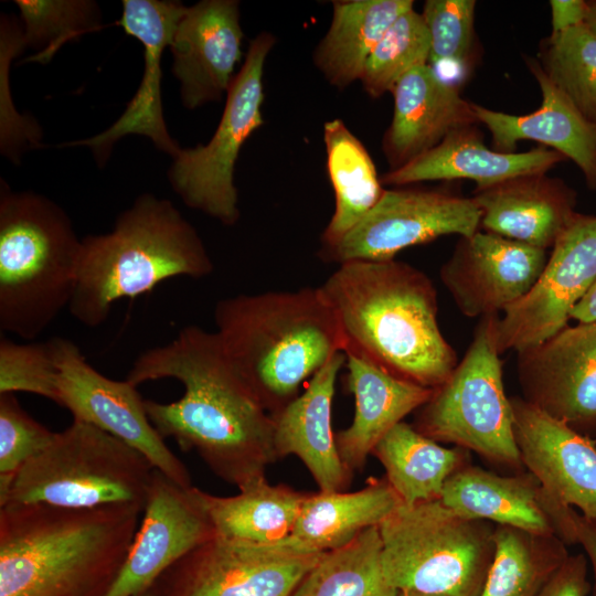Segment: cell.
I'll list each match as a JSON object with an SVG mask.
<instances>
[{
  "label": "cell",
  "mask_w": 596,
  "mask_h": 596,
  "mask_svg": "<svg viewBox=\"0 0 596 596\" xmlns=\"http://www.w3.org/2000/svg\"><path fill=\"white\" fill-rule=\"evenodd\" d=\"M538 82L541 106L526 115H511L472 103L475 115L490 132L492 149L514 152L521 140H533L571 159L590 190H596V127L589 124L549 81L535 57H524Z\"/></svg>",
  "instance_id": "obj_23"
},
{
  "label": "cell",
  "mask_w": 596,
  "mask_h": 596,
  "mask_svg": "<svg viewBox=\"0 0 596 596\" xmlns=\"http://www.w3.org/2000/svg\"><path fill=\"white\" fill-rule=\"evenodd\" d=\"M547 256L545 249L478 231L459 238L439 276L464 316L482 318L521 299L538 280Z\"/></svg>",
  "instance_id": "obj_17"
},
{
  "label": "cell",
  "mask_w": 596,
  "mask_h": 596,
  "mask_svg": "<svg viewBox=\"0 0 596 596\" xmlns=\"http://www.w3.org/2000/svg\"><path fill=\"white\" fill-rule=\"evenodd\" d=\"M136 596H157V595H156L153 588H150L149 590L143 592V593H141L139 595H136Z\"/></svg>",
  "instance_id": "obj_47"
},
{
  "label": "cell",
  "mask_w": 596,
  "mask_h": 596,
  "mask_svg": "<svg viewBox=\"0 0 596 596\" xmlns=\"http://www.w3.org/2000/svg\"><path fill=\"white\" fill-rule=\"evenodd\" d=\"M391 93L393 116L382 140L390 170L433 149L451 131L479 123L472 103L429 64L406 73Z\"/></svg>",
  "instance_id": "obj_22"
},
{
  "label": "cell",
  "mask_w": 596,
  "mask_h": 596,
  "mask_svg": "<svg viewBox=\"0 0 596 596\" xmlns=\"http://www.w3.org/2000/svg\"><path fill=\"white\" fill-rule=\"evenodd\" d=\"M23 40L39 52L30 61L47 62L70 40L102 28L95 2L83 0H17Z\"/></svg>",
  "instance_id": "obj_37"
},
{
  "label": "cell",
  "mask_w": 596,
  "mask_h": 596,
  "mask_svg": "<svg viewBox=\"0 0 596 596\" xmlns=\"http://www.w3.org/2000/svg\"><path fill=\"white\" fill-rule=\"evenodd\" d=\"M58 368L51 341L0 338V394L25 392L57 403Z\"/></svg>",
  "instance_id": "obj_39"
},
{
  "label": "cell",
  "mask_w": 596,
  "mask_h": 596,
  "mask_svg": "<svg viewBox=\"0 0 596 596\" xmlns=\"http://www.w3.org/2000/svg\"><path fill=\"white\" fill-rule=\"evenodd\" d=\"M155 469L137 449L73 419L20 469L0 494V507L97 509L131 504L143 509Z\"/></svg>",
  "instance_id": "obj_8"
},
{
  "label": "cell",
  "mask_w": 596,
  "mask_h": 596,
  "mask_svg": "<svg viewBox=\"0 0 596 596\" xmlns=\"http://www.w3.org/2000/svg\"><path fill=\"white\" fill-rule=\"evenodd\" d=\"M213 269L202 238L173 203L145 193L118 215L110 232L82 238L68 309L79 323L96 328L116 301L173 277L203 278Z\"/></svg>",
  "instance_id": "obj_5"
},
{
  "label": "cell",
  "mask_w": 596,
  "mask_h": 596,
  "mask_svg": "<svg viewBox=\"0 0 596 596\" xmlns=\"http://www.w3.org/2000/svg\"><path fill=\"white\" fill-rule=\"evenodd\" d=\"M513 432L522 464L555 499L596 521V445L521 396Z\"/></svg>",
  "instance_id": "obj_21"
},
{
  "label": "cell",
  "mask_w": 596,
  "mask_h": 596,
  "mask_svg": "<svg viewBox=\"0 0 596 596\" xmlns=\"http://www.w3.org/2000/svg\"><path fill=\"white\" fill-rule=\"evenodd\" d=\"M494 555L479 596H538L570 555L556 535L496 524Z\"/></svg>",
  "instance_id": "obj_33"
},
{
  "label": "cell",
  "mask_w": 596,
  "mask_h": 596,
  "mask_svg": "<svg viewBox=\"0 0 596 596\" xmlns=\"http://www.w3.org/2000/svg\"><path fill=\"white\" fill-rule=\"evenodd\" d=\"M481 213L471 198L444 188L396 187L339 242L321 247L323 262L389 260L403 249L456 234L479 231Z\"/></svg>",
  "instance_id": "obj_12"
},
{
  "label": "cell",
  "mask_w": 596,
  "mask_h": 596,
  "mask_svg": "<svg viewBox=\"0 0 596 596\" xmlns=\"http://www.w3.org/2000/svg\"><path fill=\"white\" fill-rule=\"evenodd\" d=\"M475 0H426L422 17L430 42L429 65L471 68L476 50Z\"/></svg>",
  "instance_id": "obj_38"
},
{
  "label": "cell",
  "mask_w": 596,
  "mask_h": 596,
  "mask_svg": "<svg viewBox=\"0 0 596 596\" xmlns=\"http://www.w3.org/2000/svg\"><path fill=\"white\" fill-rule=\"evenodd\" d=\"M517 368L524 401L596 438V322L567 324L519 351Z\"/></svg>",
  "instance_id": "obj_15"
},
{
  "label": "cell",
  "mask_w": 596,
  "mask_h": 596,
  "mask_svg": "<svg viewBox=\"0 0 596 596\" xmlns=\"http://www.w3.org/2000/svg\"><path fill=\"white\" fill-rule=\"evenodd\" d=\"M142 519L124 566L106 596H136L188 553L215 535L202 490L155 469Z\"/></svg>",
  "instance_id": "obj_16"
},
{
  "label": "cell",
  "mask_w": 596,
  "mask_h": 596,
  "mask_svg": "<svg viewBox=\"0 0 596 596\" xmlns=\"http://www.w3.org/2000/svg\"><path fill=\"white\" fill-rule=\"evenodd\" d=\"M413 0H338L329 28L313 50L315 67L338 89L360 81L365 63L392 23Z\"/></svg>",
  "instance_id": "obj_28"
},
{
  "label": "cell",
  "mask_w": 596,
  "mask_h": 596,
  "mask_svg": "<svg viewBox=\"0 0 596 596\" xmlns=\"http://www.w3.org/2000/svg\"><path fill=\"white\" fill-rule=\"evenodd\" d=\"M143 509L0 507V596H106Z\"/></svg>",
  "instance_id": "obj_3"
},
{
  "label": "cell",
  "mask_w": 596,
  "mask_h": 596,
  "mask_svg": "<svg viewBox=\"0 0 596 596\" xmlns=\"http://www.w3.org/2000/svg\"><path fill=\"white\" fill-rule=\"evenodd\" d=\"M397 592L385 579L381 534L373 526L323 552L291 596H395Z\"/></svg>",
  "instance_id": "obj_34"
},
{
  "label": "cell",
  "mask_w": 596,
  "mask_h": 596,
  "mask_svg": "<svg viewBox=\"0 0 596 596\" xmlns=\"http://www.w3.org/2000/svg\"><path fill=\"white\" fill-rule=\"evenodd\" d=\"M571 318L578 322H596V281L574 307Z\"/></svg>",
  "instance_id": "obj_44"
},
{
  "label": "cell",
  "mask_w": 596,
  "mask_h": 596,
  "mask_svg": "<svg viewBox=\"0 0 596 596\" xmlns=\"http://www.w3.org/2000/svg\"><path fill=\"white\" fill-rule=\"evenodd\" d=\"M585 24L596 35V1H588Z\"/></svg>",
  "instance_id": "obj_45"
},
{
  "label": "cell",
  "mask_w": 596,
  "mask_h": 596,
  "mask_svg": "<svg viewBox=\"0 0 596 596\" xmlns=\"http://www.w3.org/2000/svg\"><path fill=\"white\" fill-rule=\"evenodd\" d=\"M323 142L334 192V211L321 235V247H329L374 207L384 189L369 151L342 119L324 123Z\"/></svg>",
  "instance_id": "obj_31"
},
{
  "label": "cell",
  "mask_w": 596,
  "mask_h": 596,
  "mask_svg": "<svg viewBox=\"0 0 596 596\" xmlns=\"http://www.w3.org/2000/svg\"><path fill=\"white\" fill-rule=\"evenodd\" d=\"M179 381L178 401L145 400L147 415L163 439L195 451L207 467L238 489L265 476L277 460L273 415L225 353L215 331L182 328L169 343L141 352L126 380L135 386Z\"/></svg>",
  "instance_id": "obj_1"
},
{
  "label": "cell",
  "mask_w": 596,
  "mask_h": 596,
  "mask_svg": "<svg viewBox=\"0 0 596 596\" xmlns=\"http://www.w3.org/2000/svg\"><path fill=\"white\" fill-rule=\"evenodd\" d=\"M333 310L343 352L435 389L458 364L438 324L430 278L401 260H350L319 286Z\"/></svg>",
  "instance_id": "obj_2"
},
{
  "label": "cell",
  "mask_w": 596,
  "mask_h": 596,
  "mask_svg": "<svg viewBox=\"0 0 596 596\" xmlns=\"http://www.w3.org/2000/svg\"><path fill=\"white\" fill-rule=\"evenodd\" d=\"M82 249L66 212L30 191H0V330L36 339L68 307Z\"/></svg>",
  "instance_id": "obj_6"
},
{
  "label": "cell",
  "mask_w": 596,
  "mask_h": 596,
  "mask_svg": "<svg viewBox=\"0 0 596 596\" xmlns=\"http://www.w3.org/2000/svg\"><path fill=\"white\" fill-rule=\"evenodd\" d=\"M552 32L560 33L585 23L588 1L584 0H551Z\"/></svg>",
  "instance_id": "obj_42"
},
{
  "label": "cell",
  "mask_w": 596,
  "mask_h": 596,
  "mask_svg": "<svg viewBox=\"0 0 596 596\" xmlns=\"http://www.w3.org/2000/svg\"><path fill=\"white\" fill-rule=\"evenodd\" d=\"M587 572L586 555L570 554L538 596H587L590 590Z\"/></svg>",
  "instance_id": "obj_41"
},
{
  "label": "cell",
  "mask_w": 596,
  "mask_h": 596,
  "mask_svg": "<svg viewBox=\"0 0 596 596\" xmlns=\"http://www.w3.org/2000/svg\"><path fill=\"white\" fill-rule=\"evenodd\" d=\"M576 542L581 544L584 554L590 562L593 571V593L596 596V521L584 518L579 512L575 514Z\"/></svg>",
  "instance_id": "obj_43"
},
{
  "label": "cell",
  "mask_w": 596,
  "mask_h": 596,
  "mask_svg": "<svg viewBox=\"0 0 596 596\" xmlns=\"http://www.w3.org/2000/svg\"><path fill=\"white\" fill-rule=\"evenodd\" d=\"M471 199L480 210L485 232L545 251L576 213L575 190L546 173L475 188Z\"/></svg>",
  "instance_id": "obj_25"
},
{
  "label": "cell",
  "mask_w": 596,
  "mask_h": 596,
  "mask_svg": "<svg viewBox=\"0 0 596 596\" xmlns=\"http://www.w3.org/2000/svg\"><path fill=\"white\" fill-rule=\"evenodd\" d=\"M566 158L560 152L538 147L525 152H499L488 148L476 125L448 134L433 149L381 177L382 184L404 187L422 181L467 179L476 188L510 178L546 173Z\"/></svg>",
  "instance_id": "obj_26"
},
{
  "label": "cell",
  "mask_w": 596,
  "mask_h": 596,
  "mask_svg": "<svg viewBox=\"0 0 596 596\" xmlns=\"http://www.w3.org/2000/svg\"><path fill=\"white\" fill-rule=\"evenodd\" d=\"M243 36L237 0L185 6L169 44L172 73L180 82L185 108L192 110L223 98L243 55Z\"/></svg>",
  "instance_id": "obj_20"
},
{
  "label": "cell",
  "mask_w": 596,
  "mask_h": 596,
  "mask_svg": "<svg viewBox=\"0 0 596 596\" xmlns=\"http://www.w3.org/2000/svg\"><path fill=\"white\" fill-rule=\"evenodd\" d=\"M232 497L202 490V500L215 535L254 544H276L291 538L308 492L270 485L260 476Z\"/></svg>",
  "instance_id": "obj_30"
},
{
  "label": "cell",
  "mask_w": 596,
  "mask_h": 596,
  "mask_svg": "<svg viewBox=\"0 0 596 596\" xmlns=\"http://www.w3.org/2000/svg\"><path fill=\"white\" fill-rule=\"evenodd\" d=\"M213 317L225 353L272 415L343 352L338 319L319 287L226 297Z\"/></svg>",
  "instance_id": "obj_4"
},
{
  "label": "cell",
  "mask_w": 596,
  "mask_h": 596,
  "mask_svg": "<svg viewBox=\"0 0 596 596\" xmlns=\"http://www.w3.org/2000/svg\"><path fill=\"white\" fill-rule=\"evenodd\" d=\"M50 341L58 368L56 404L68 409L74 421L118 438L140 451L157 470L191 487L188 469L150 422L137 386L99 373L73 341L61 337Z\"/></svg>",
  "instance_id": "obj_13"
},
{
  "label": "cell",
  "mask_w": 596,
  "mask_h": 596,
  "mask_svg": "<svg viewBox=\"0 0 596 596\" xmlns=\"http://www.w3.org/2000/svg\"><path fill=\"white\" fill-rule=\"evenodd\" d=\"M494 528L440 499L402 503L379 525L385 579L396 590L479 596L494 555Z\"/></svg>",
  "instance_id": "obj_7"
},
{
  "label": "cell",
  "mask_w": 596,
  "mask_h": 596,
  "mask_svg": "<svg viewBox=\"0 0 596 596\" xmlns=\"http://www.w3.org/2000/svg\"><path fill=\"white\" fill-rule=\"evenodd\" d=\"M593 440H594V444L596 445V438H594Z\"/></svg>",
  "instance_id": "obj_48"
},
{
  "label": "cell",
  "mask_w": 596,
  "mask_h": 596,
  "mask_svg": "<svg viewBox=\"0 0 596 596\" xmlns=\"http://www.w3.org/2000/svg\"><path fill=\"white\" fill-rule=\"evenodd\" d=\"M402 503L385 478L371 479L354 492H308L291 539L319 552L336 550L379 526Z\"/></svg>",
  "instance_id": "obj_29"
},
{
  "label": "cell",
  "mask_w": 596,
  "mask_h": 596,
  "mask_svg": "<svg viewBox=\"0 0 596 596\" xmlns=\"http://www.w3.org/2000/svg\"><path fill=\"white\" fill-rule=\"evenodd\" d=\"M347 386L354 397L351 425L336 433L344 466L362 469L376 444L409 413L421 408L433 390L400 379L377 365L345 353Z\"/></svg>",
  "instance_id": "obj_27"
},
{
  "label": "cell",
  "mask_w": 596,
  "mask_h": 596,
  "mask_svg": "<svg viewBox=\"0 0 596 596\" xmlns=\"http://www.w3.org/2000/svg\"><path fill=\"white\" fill-rule=\"evenodd\" d=\"M185 6L179 1L124 0L117 21L127 34L143 45V74L140 85L125 111L100 134L68 142L88 147L98 163L104 164L116 141L126 135L149 138L160 150L174 158L181 147L167 129L161 100V56Z\"/></svg>",
  "instance_id": "obj_18"
},
{
  "label": "cell",
  "mask_w": 596,
  "mask_h": 596,
  "mask_svg": "<svg viewBox=\"0 0 596 596\" xmlns=\"http://www.w3.org/2000/svg\"><path fill=\"white\" fill-rule=\"evenodd\" d=\"M276 41L267 31L249 41L213 136L205 145L181 148L169 169L170 183L183 203L226 226L240 220L235 164L245 141L264 124V68Z\"/></svg>",
  "instance_id": "obj_10"
},
{
  "label": "cell",
  "mask_w": 596,
  "mask_h": 596,
  "mask_svg": "<svg viewBox=\"0 0 596 596\" xmlns=\"http://www.w3.org/2000/svg\"><path fill=\"white\" fill-rule=\"evenodd\" d=\"M440 500L449 508L536 534L556 535L577 544L576 510L565 505L528 470L499 475L470 462L449 477Z\"/></svg>",
  "instance_id": "obj_19"
},
{
  "label": "cell",
  "mask_w": 596,
  "mask_h": 596,
  "mask_svg": "<svg viewBox=\"0 0 596 596\" xmlns=\"http://www.w3.org/2000/svg\"><path fill=\"white\" fill-rule=\"evenodd\" d=\"M498 315L480 318L464 358L418 408L413 425L426 437L450 443L507 471L521 472L511 398L504 391L496 340Z\"/></svg>",
  "instance_id": "obj_9"
},
{
  "label": "cell",
  "mask_w": 596,
  "mask_h": 596,
  "mask_svg": "<svg viewBox=\"0 0 596 596\" xmlns=\"http://www.w3.org/2000/svg\"><path fill=\"white\" fill-rule=\"evenodd\" d=\"M19 403L14 393L0 394V494L4 493L20 469L54 438Z\"/></svg>",
  "instance_id": "obj_40"
},
{
  "label": "cell",
  "mask_w": 596,
  "mask_h": 596,
  "mask_svg": "<svg viewBox=\"0 0 596 596\" xmlns=\"http://www.w3.org/2000/svg\"><path fill=\"white\" fill-rule=\"evenodd\" d=\"M345 360L342 351L332 355L301 394L273 414L277 458L297 456L323 492L343 491L352 477L340 458L332 429L336 382Z\"/></svg>",
  "instance_id": "obj_24"
},
{
  "label": "cell",
  "mask_w": 596,
  "mask_h": 596,
  "mask_svg": "<svg viewBox=\"0 0 596 596\" xmlns=\"http://www.w3.org/2000/svg\"><path fill=\"white\" fill-rule=\"evenodd\" d=\"M549 81L596 127V35L583 23L551 33L536 57Z\"/></svg>",
  "instance_id": "obj_35"
},
{
  "label": "cell",
  "mask_w": 596,
  "mask_h": 596,
  "mask_svg": "<svg viewBox=\"0 0 596 596\" xmlns=\"http://www.w3.org/2000/svg\"><path fill=\"white\" fill-rule=\"evenodd\" d=\"M427 28L414 8L403 12L387 29L370 54L360 82L365 93L379 98L415 67L429 63Z\"/></svg>",
  "instance_id": "obj_36"
},
{
  "label": "cell",
  "mask_w": 596,
  "mask_h": 596,
  "mask_svg": "<svg viewBox=\"0 0 596 596\" xmlns=\"http://www.w3.org/2000/svg\"><path fill=\"white\" fill-rule=\"evenodd\" d=\"M595 281L596 215L576 212L555 241L535 284L499 317V352H519L557 333Z\"/></svg>",
  "instance_id": "obj_14"
},
{
  "label": "cell",
  "mask_w": 596,
  "mask_h": 596,
  "mask_svg": "<svg viewBox=\"0 0 596 596\" xmlns=\"http://www.w3.org/2000/svg\"><path fill=\"white\" fill-rule=\"evenodd\" d=\"M385 479L405 504L440 499L446 481L470 462V451L446 448L401 422L374 447Z\"/></svg>",
  "instance_id": "obj_32"
},
{
  "label": "cell",
  "mask_w": 596,
  "mask_h": 596,
  "mask_svg": "<svg viewBox=\"0 0 596 596\" xmlns=\"http://www.w3.org/2000/svg\"><path fill=\"white\" fill-rule=\"evenodd\" d=\"M395 596H444V595L427 594V593H421V592H415V590H398Z\"/></svg>",
  "instance_id": "obj_46"
},
{
  "label": "cell",
  "mask_w": 596,
  "mask_h": 596,
  "mask_svg": "<svg viewBox=\"0 0 596 596\" xmlns=\"http://www.w3.org/2000/svg\"><path fill=\"white\" fill-rule=\"evenodd\" d=\"M323 552L291 538L254 544L214 535L167 570L157 596H291Z\"/></svg>",
  "instance_id": "obj_11"
}]
</instances>
